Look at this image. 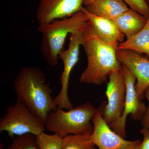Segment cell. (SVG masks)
Returning a JSON list of instances; mask_svg holds the SVG:
<instances>
[{"label":"cell","instance_id":"6da1fadb","mask_svg":"<svg viewBox=\"0 0 149 149\" xmlns=\"http://www.w3.org/2000/svg\"><path fill=\"white\" fill-rule=\"evenodd\" d=\"M13 85L17 101L24 104L45 123L49 113L57 108L52 97V89L46 83L45 75L40 68L34 66L23 68Z\"/></svg>","mask_w":149,"mask_h":149},{"label":"cell","instance_id":"7a4b0ae2","mask_svg":"<svg viewBox=\"0 0 149 149\" xmlns=\"http://www.w3.org/2000/svg\"><path fill=\"white\" fill-rule=\"evenodd\" d=\"M82 46L88 63L80 74V83L101 85L112 73L122 70V64L118 59L116 50L102 41L90 23L85 30Z\"/></svg>","mask_w":149,"mask_h":149},{"label":"cell","instance_id":"3957f363","mask_svg":"<svg viewBox=\"0 0 149 149\" xmlns=\"http://www.w3.org/2000/svg\"><path fill=\"white\" fill-rule=\"evenodd\" d=\"M89 23L88 17L81 10L69 17L39 25L38 30L42 34L41 50L47 63L56 66L68 36L84 30Z\"/></svg>","mask_w":149,"mask_h":149},{"label":"cell","instance_id":"277c9868","mask_svg":"<svg viewBox=\"0 0 149 149\" xmlns=\"http://www.w3.org/2000/svg\"><path fill=\"white\" fill-rule=\"evenodd\" d=\"M97 109L89 102L67 111L58 107L48 114L46 130L62 138L69 135H91L94 128L92 119Z\"/></svg>","mask_w":149,"mask_h":149},{"label":"cell","instance_id":"5b68a950","mask_svg":"<svg viewBox=\"0 0 149 149\" xmlns=\"http://www.w3.org/2000/svg\"><path fill=\"white\" fill-rule=\"evenodd\" d=\"M46 130L45 122L18 101L6 108L0 119V133L5 132L11 138L28 134L37 136Z\"/></svg>","mask_w":149,"mask_h":149},{"label":"cell","instance_id":"8992f818","mask_svg":"<svg viewBox=\"0 0 149 149\" xmlns=\"http://www.w3.org/2000/svg\"><path fill=\"white\" fill-rule=\"evenodd\" d=\"M87 28L70 34L68 47L62 51L59 56V59H61L63 63V68L60 76L61 89L54 100L58 107L65 110L73 108L68 95L70 77L73 68L79 61L80 46L83 45Z\"/></svg>","mask_w":149,"mask_h":149},{"label":"cell","instance_id":"52a82bcc","mask_svg":"<svg viewBox=\"0 0 149 149\" xmlns=\"http://www.w3.org/2000/svg\"><path fill=\"white\" fill-rule=\"evenodd\" d=\"M106 95L107 102H102L99 109L104 120L110 125L121 117L125 106L126 86L122 70L114 71L109 76Z\"/></svg>","mask_w":149,"mask_h":149},{"label":"cell","instance_id":"ba28073f","mask_svg":"<svg viewBox=\"0 0 149 149\" xmlns=\"http://www.w3.org/2000/svg\"><path fill=\"white\" fill-rule=\"evenodd\" d=\"M122 72L124 76L126 95L124 110L121 117L116 122L109 125L115 132L125 139L126 137L125 124L128 115H131L133 120H141L147 107L139 98L136 93V78L134 74L124 65L122 64Z\"/></svg>","mask_w":149,"mask_h":149},{"label":"cell","instance_id":"9c48e42d","mask_svg":"<svg viewBox=\"0 0 149 149\" xmlns=\"http://www.w3.org/2000/svg\"><path fill=\"white\" fill-rule=\"evenodd\" d=\"M94 128L91 135L92 142L99 149H135L140 140L128 141L115 132L103 118L99 109L92 119Z\"/></svg>","mask_w":149,"mask_h":149},{"label":"cell","instance_id":"30bf717a","mask_svg":"<svg viewBox=\"0 0 149 149\" xmlns=\"http://www.w3.org/2000/svg\"><path fill=\"white\" fill-rule=\"evenodd\" d=\"M83 0H40L36 13L39 25L69 17L80 11Z\"/></svg>","mask_w":149,"mask_h":149},{"label":"cell","instance_id":"8fae6325","mask_svg":"<svg viewBox=\"0 0 149 149\" xmlns=\"http://www.w3.org/2000/svg\"><path fill=\"white\" fill-rule=\"evenodd\" d=\"M116 54L120 63L127 67L136 77V93L139 98L143 100L145 91L149 87V59L130 50L118 49Z\"/></svg>","mask_w":149,"mask_h":149},{"label":"cell","instance_id":"7c38bea8","mask_svg":"<svg viewBox=\"0 0 149 149\" xmlns=\"http://www.w3.org/2000/svg\"><path fill=\"white\" fill-rule=\"evenodd\" d=\"M81 10L88 17L89 23L96 35L104 42L117 50L119 44L124 42L125 36L118 29L112 20L94 15L84 7Z\"/></svg>","mask_w":149,"mask_h":149},{"label":"cell","instance_id":"4fadbf2b","mask_svg":"<svg viewBox=\"0 0 149 149\" xmlns=\"http://www.w3.org/2000/svg\"><path fill=\"white\" fill-rule=\"evenodd\" d=\"M148 19L130 8L112 21L119 31L128 38L142 30L146 24Z\"/></svg>","mask_w":149,"mask_h":149},{"label":"cell","instance_id":"5bb4252c","mask_svg":"<svg viewBox=\"0 0 149 149\" xmlns=\"http://www.w3.org/2000/svg\"><path fill=\"white\" fill-rule=\"evenodd\" d=\"M85 8L94 15L111 20L130 9L123 0H95Z\"/></svg>","mask_w":149,"mask_h":149},{"label":"cell","instance_id":"9a60e30c","mask_svg":"<svg viewBox=\"0 0 149 149\" xmlns=\"http://www.w3.org/2000/svg\"><path fill=\"white\" fill-rule=\"evenodd\" d=\"M118 49L130 50L149 56V17L143 29L119 44Z\"/></svg>","mask_w":149,"mask_h":149},{"label":"cell","instance_id":"2e32d148","mask_svg":"<svg viewBox=\"0 0 149 149\" xmlns=\"http://www.w3.org/2000/svg\"><path fill=\"white\" fill-rule=\"evenodd\" d=\"M91 135H68L63 138V149H96L91 139Z\"/></svg>","mask_w":149,"mask_h":149},{"label":"cell","instance_id":"e0dca14e","mask_svg":"<svg viewBox=\"0 0 149 149\" xmlns=\"http://www.w3.org/2000/svg\"><path fill=\"white\" fill-rule=\"evenodd\" d=\"M36 138L40 149H63V138L57 134L43 132Z\"/></svg>","mask_w":149,"mask_h":149},{"label":"cell","instance_id":"ac0fdd59","mask_svg":"<svg viewBox=\"0 0 149 149\" xmlns=\"http://www.w3.org/2000/svg\"><path fill=\"white\" fill-rule=\"evenodd\" d=\"M7 149H40L36 136L31 134L15 137Z\"/></svg>","mask_w":149,"mask_h":149},{"label":"cell","instance_id":"d6986e66","mask_svg":"<svg viewBox=\"0 0 149 149\" xmlns=\"http://www.w3.org/2000/svg\"><path fill=\"white\" fill-rule=\"evenodd\" d=\"M130 7V8L136 11L143 16L149 17V6L145 0H123Z\"/></svg>","mask_w":149,"mask_h":149},{"label":"cell","instance_id":"ffe728a7","mask_svg":"<svg viewBox=\"0 0 149 149\" xmlns=\"http://www.w3.org/2000/svg\"><path fill=\"white\" fill-rule=\"evenodd\" d=\"M140 132L143 136V140L135 149H149V129L143 127Z\"/></svg>","mask_w":149,"mask_h":149},{"label":"cell","instance_id":"44dd1931","mask_svg":"<svg viewBox=\"0 0 149 149\" xmlns=\"http://www.w3.org/2000/svg\"><path fill=\"white\" fill-rule=\"evenodd\" d=\"M145 94L149 102V87L145 91ZM141 120V124L143 125V127L149 129V105L147 107Z\"/></svg>","mask_w":149,"mask_h":149},{"label":"cell","instance_id":"7402d4cb","mask_svg":"<svg viewBox=\"0 0 149 149\" xmlns=\"http://www.w3.org/2000/svg\"><path fill=\"white\" fill-rule=\"evenodd\" d=\"M83 5L85 6V7L90 5L93 2L95 1V0H83Z\"/></svg>","mask_w":149,"mask_h":149},{"label":"cell","instance_id":"603a6c76","mask_svg":"<svg viewBox=\"0 0 149 149\" xmlns=\"http://www.w3.org/2000/svg\"><path fill=\"white\" fill-rule=\"evenodd\" d=\"M3 146L2 143H1V146H0V149H3Z\"/></svg>","mask_w":149,"mask_h":149},{"label":"cell","instance_id":"cb8c5ba5","mask_svg":"<svg viewBox=\"0 0 149 149\" xmlns=\"http://www.w3.org/2000/svg\"><path fill=\"white\" fill-rule=\"evenodd\" d=\"M145 1H146L148 4L149 6V0H145Z\"/></svg>","mask_w":149,"mask_h":149},{"label":"cell","instance_id":"d4e9b609","mask_svg":"<svg viewBox=\"0 0 149 149\" xmlns=\"http://www.w3.org/2000/svg\"><path fill=\"white\" fill-rule=\"evenodd\" d=\"M146 57L147 58H148V59H149V56H146Z\"/></svg>","mask_w":149,"mask_h":149}]
</instances>
